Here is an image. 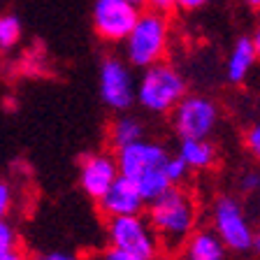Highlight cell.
Listing matches in <instances>:
<instances>
[{"mask_svg": "<svg viewBox=\"0 0 260 260\" xmlns=\"http://www.w3.org/2000/svg\"><path fill=\"white\" fill-rule=\"evenodd\" d=\"M146 221L162 251H177L198 228V205L188 190L172 186L160 198L146 202Z\"/></svg>", "mask_w": 260, "mask_h": 260, "instance_id": "cell-1", "label": "cell"}, {"mask_svg": "<svg viewBox=\"0 0 260 260\" xmlns=\"http://www.w3.org/2000/svg\"><path fill=\"white\" fill-rule=\"evenodd\" d=\"M186 95V77L168 60L149 65L142 70L135 86V103L151 114H172Z\"/></svg>", "mask_w": 260, "mask_h": 260, "instance_id": "cell-2", "label": "cell"}, {"mask_svg": "<svg viewBox=\"0 0 260 260\" xmlns=\"http://www.w3.org/2000/svg\"><path fill=\"white\" fill-rule=\"evenodd\" d=\"M125 58L133 68H149L165 60L170 49V19L168 14L146 10L140 14L135 28L125 38Z\"/></svg>", "mask_w": 260, "mask_h": 260, "instance_id": "cell-3", "label": "cell"}, {"mask_svg": "<svg viewBox=\"0 0 260 260\" xmlns=\"http://www.w3.org/2000/svg\"><path fill=\"white\" fill-rule=\"evenodd\" d=\"M211 230L225 244L228 251L244 253L251 251L253 228L244 214V207L233 195H221L211 205Z\"/></svg>", "mask_w": 260, "mask_h": 260, "instance_id": "cell-4", "label": "cell"}, {"mask_svg": "<svg viewBox=\"0 0 260 260\" xmlns=\"http://www.w3.org/2000/svg\"><path fill=\"white\" fill-rule=\"evenodd\" d=\"M221 112L218 105L207 95H188L181 98V103L172 109V125L181 140L195 137V140H209L216 130Z\"/></svg>", "mask_w": 260, "mask_h": 260, "instance_id": "cell-5", "label": "cell"}, {"mask_svg": "<svg viewBox=\"0 0 260 260\" xmlns=\"http://www.w3.org/2000/svg\"><path fill=\"white\" fill-rule=\"evenodd\" d=\"M107 242L112 249H121V251H128V253L151 258V260H156L158 251H160L156 233L151 230L149 221L142 214L109 218Z\"/></svg>", "mask_w": 260, "mask_h": 260, "instance_id": "cell-6", "label": "cell"}, {"mask_svg": "<svg viewBox=\"0 0 260 260\" xmlns=\"http://www.w3.org/2000/svg\"><path fill=\"white\" fill-rule=\"evenodd\" d=\"M140 5L133 0H95L93 3V28L105 42H125L140 19Z\"/></svg>", "mask_w": 260, "mask_h": 260, "instance_id": "cell-7", "label": "cell"}, {"mask_svg": "<svg viewBox=\"0 0 260 260\" xmlns=\"http://www.w3.org/2000/svg\"><path fill=\"white\" fill-rule=\"evenodd\" d=\"M135 79L130 72L128 63L121 58H109L103 60L100 65V98L114 112H125L135 103Z\"/></svg>", "mask_w": 260, "mask_h": 260, "instance_id": "cell-8", "label": "cell"}, {"mask_svg": "<svg viewBox=\"0 0 260 260\" xmlns=\"http://www.w3.org/2000/svg\"><path fill=\"white\" fill-rule=\"evenodd\" d=\"M170 151L158 142H149V140H137L128 146L116 149V165H119V174L130 181L146 177V174L156 172L165 165Z\"/></svg>", "mask_w": 260, "mask_h": 260, "instance_id": "cell-9", "label": "cell"}, {"mask_svg": "<svg viewBox=\"0 0 260 260\" xmlns=\"http://www.w3.org/2000/svg\"><path fill=\"white\" fill-rule=\"evenodd\" d=\"M116 179H119L116 156H109V153H91V156L81 158L79 186L88 198L100 200Z\"/></svg>", "mask_w": 260, "mask_h": 260, "instance_id": "cell-10", "label": "cell"}, {"mask_svg": "<svg viewBox=\"0 0 260 260\" xmlns=\"http://www.w3.org/2000/svg\"><path fill=\"white\" fill-rule=\"evenodd\" d=\"M98 202H100V209H103V214L107 218L142 214V209L146 207V200L142 198L140 188L130 179L121 177V174Z\"/></svg>", "mask_w": 260, "mask_h": 260, "instance_id": "cell-11", "label": "cell"}, {"mask_svg": "<svg viewBox=\"0 0 260 260\" xmlns=\"http://www.w3.org/2000/svg\"><path fill=\"white\" fill-rule=\"evenodd\" d=\"M181 260H228V249L211 228H195L181 246Z\"/></svg>", "mask_w": 260, "mask_h": 260, "instance_id": "cell-12", "label": "cell"}, {"mask_svg": "<svg viewBox=\"0 0 260 260\" xmlns=\"http://www.w3.org/2000/svg\"><path fill=\"white\" fill-rule=\"evenodd\" d=\"M255 63H258V56H255L251 38H239L225 58V79L230 84H244L253 72Z\"/></svg>", "mask_w": 260, "mask_h": 260, "instance_id": "cell-13", "label": "cell"}, {"mask_svg": "<svg viewBox=\"0 0 260 260\" xmlns=\"http://www.w3.org/2000/svg\"><path fill=\"white\" fill-rule=\"evenodd\" d=\"M179 156L184 158V162L190 170H209L216 162V146L209 140H195V137H186L179 142Z\"/></svg>", "mask_w": 260, "mask_h": 260, "instance_id": "cell-14", "label": "cell"}, {"mask_svg": "<svg viewBox=\"0 0 260 260\" xmlns=\"http://www.w3.org/2000/svg\"><path fill=\"white\" fill-rule=\"evenodd\" d=\"M109 137H112L114 149H121V146H128V144H133V142L142 140V137H144V125H142L135 116H119V119L112 123Z\"/></svg>", "mask_w": 260, "mask_h": 260, "instance_id": "cell-15", "label": "cell"}, {"mask_svg": "<svg viewBox=\"0 0 260 260\" xmlns=\"http://www.w3.org/2000/svg\"><path fill=\"white\" fill-rule=\"evenodd\" d=\"M19 35H21V23H19V19L12 14L0 16V47L3 49L14 47Z\"/></svg>", "mask_w": 260, "mask_h": 260, "instance_id": "cell-16", "label": "cell"}, {"mask_svg": "<svg viewBox=\"0 0 260 260\" xmlns=\"http://www.w3.org/2000/svg\"><path fill=\"white\" fill-rule=\"evenodd\" d=\"M190 168L184 162V158L179 156V153H174V156H168V160H165V174H168L170 184L172 186H181L184 184V179L188 177Z\"/></svg>", "mask_w": 260, "mask_h": 260, "instance_id": "cell-17", "label": "cell"}, {"mask_svg": "<svg viewBox=\"0 0 260 260\" xmlns=\"http://www.w3.org/2000/svg\"><path fill=\"white\" fill-rule=\"evenodd\" d=\"M16 253V233L7 221H0V260Z\"/></svg>", "mask_w": 260, "mask_h": 260, "instance_id": "cell-18", "label": "cell"}, {"mask_svg": "<svg viewBox=\"0 0 260 260\" xmlns=\"http://www.w3.org/2000/svg\"><path fill=\"white\" fill-rule=\"evenodd\" d=\"M244 144H246V151L260 160V119L249 125L246 135H244Z\"/></svg>", "mask_w": 260, "mask_h": 260, "instance_id": "cell-19", "label": "cell"}, {"mask_svg": "<svg viewBox=\"0 0 260 260\" xmlns=\"http://www.w3.org/2000/svg\"><path fill=\"white\" fill-rule=\"evenodd\" d=\"M12 209V188L7 181L0 179V221H5Z\"/></svg>", "mask_w": 260, "mask_h": 260, "instance_id": "cell-20", "label": "cell"}, {"mask_svg": "<svg viewBox=\"0 0 260 260\" xmlns=\"http://www.w3.org/2000/svg\"><path fill=\"white\" fill-rule=\"evenodd\" d=\"M242 190L244 193H255V190H260V172L251 170V172L244 174L242 177Z\"/></svg>", "mask_w": 260, "mask_h": 260, "instance_id": "cell-21", "label": "cell"}, {"mask_svg": "<svg viewBox=\"0 0 260 260\" xmlns=\"http://www.w3.org/2000/svg\"><path fill=\"white\" fill-rule=\"evenodd\" d=\"M103 260H151V258H144V255H135V253H128V251L112 249V246H109V249L105 251Z\"/></svg>", "mask_w": 260, "mask_h": 260, "instance_id": "cell-22", "label": "cell"}, {"mask_svg": "<svg viewBox=\"0 0 260 260\" xmlns=\"http://www.w3.org/2000/svg\"><path fill=\"white\" fill-rule=\"evenodd\" d=\"M211 0H174V7L177 10H184V12H195V10H202L207 7Z\"/></svg>", "mask_w": 260, "mask_h": 260, "instance_id": "cell-23", "label": "cell"}, {"mask_svg": "<svg viewBox=\"0 0 260 260\" xmlns=\"http://www.w3.org/2000/svg\"><path fill=\"white\" fill-rule=\"evenodd\" d=\"M144 3L149 5V10L160 12V14H170L172 10H177V7H174V0H144Z\"/></svg>", "mask_w": 260, "mask_h": 260, "instance_id": "cell-24", "label": "cell"}, {"mask_svg": "<svg viewBox=\"0 0 260 260\" xmlns=\"http://www.w3.org/2000/svg\"><path fill=\"white\" fill-rule=\"evenodd\" d=\"M251 42H253L255 56H258V60H260V21H258V26L253 28V35H251Z\"/></svg>", "mask_w": 260, "mask_h": 260, "instance_id": "cell-25", "label": "cell"}, {"mask_svg": "<svg viewBox=\"0 0 260 260\" xmlns=\"http://www.w3.org/2000/svg\"><path fill=\"white\" fill-rule=\"evenodd\" d=\"M42 260H75V258H72V255H68V253H63V251H54V253L42 255Z\"/></svg>", "mask_w": 260, "mask_h": 260, "instance_id": "cell-26", "label": "cell"}, {"mask_svg": "<svg viewBox=\"0 0 260 260\" xmlns=\"http://www.w3.org/2000/svg\"><path fill=\"white\" fill-rule=\"evenodd\" d=\"M251 251L255 255H260V233H253V239H251Z\"/></svg>", "mask_w": 260, "mask_h": 260, "instance_id": "cell-27", "label": "cell"}, {"mask_svg": "<svg viewBox=\"0 0 260 260\" xmlns=\"http://www.w3.org/2000/svg\"><path fill=\"white\" fill-rule=\"evenodd\" d=\"M244 5H249V7H253V10H260V0H242Z\"/></svg>", "mask_w": 260, "mask_h": 260, "instance_id": "cell-28", "label": "cell"}, {"mask_svg": "<svg viewBox=\"0 0 260 260\" xmlns=\"http://www.w3.org/2000/svg\"><path fill=\"white\" fill-rule=\"evenodd\" d=\"M7 260H26V258H23V255L19 253V251H16V253H14V255H10V258H7Z\"/></svg>", "mask_w": 260, "mask_h": 260, "instance_id": "cell-29", "label": "cell"}, {"mask_svg": "<svg viewBox=\"0 0 260 260\" xmlns=\"http://www.w3.org/2000/svg\"><path fill=\"white\" fill-rule=\"evenodd\" d=\"M133 3H137V5H142V3H144V0H133Z\"/></svg>", "mask_w": 260, "mask_h": 260, "instance_id": "cell-30", "label": "cell"}]
</instances>
